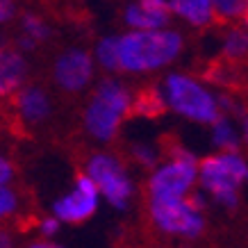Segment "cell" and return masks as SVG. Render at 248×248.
<instances>
[{
  "instance_id": "24",
  "label": "cell",
  "mask_w": 248,
  "mask_h": 248,
  "mask_svg": "<svg viewBox=\"0 0 248 248\" xmlns=\"http://www.w3.org/2000/svg\"><path fill=\"white\" fill-rule=\"evenodd\" d=\"M14 16V2L12 0H0V23L9 21Z\"/></svg>"
},
{
  "instance_id": "9",
  "label": "cell",
  "mask_w": 248,
  "mask_h": 248,
  "mask_svg": "<svg viewBox=\"0 0 248 248\" xmlns=\"http://www.w3.org/2000/svg\"><path fill=\"white\" fill-rule=\"evenodd\" d=\"M93 73L91 57L84 50H68L55 64V80L66 91H80L87 87Z\"/></svg>"
},
{
  "instance_id": "15",
  "label": "cell",
  "mask_w": 248,
  "mask_h": 248,
  "mask_svg": "<svg viewBox=\"0 0 248 248\" xmlns=\"http://www.w3.org/2000/svg\"><path fill=\"white\" fill-rule=\"evenodd\" d=\"M125 21L132 25V28H137V30H155V28H159V25H164V18H159V16L155 14H148L146 9H141L139 5H132V7H128V12H125Z\"/></svg>"
},
{
  "instance_id": "28",
  "label": "cell",
  "mask_w": 248,
  "mask_h": 248,
  "mask_svg": "<svg viewBox=\"0 0 248 248\" xmlns=\"http://www.w3.org/2000/svg\"><path fill=\"white\" fill-rule=\"evenodd\" d=\"M246 178H248V169H246Z\"/></svg>"
},
{
  "instance_id": "16",
  "label": "cell",
  "mask_w": 248,
  "mask_h": 248,
  "mask_svg": "<svg viewBox=\"0 0 248 248\" xmlns=\"http://www.w3.org/2000/svg\"><path fill=\"white\" fill-rule=\"evenodd\" d=\"M212 9L221 21L244 18V14L248 12V0H212Z\"/></svg>"
},
{
  "instance_id": "10",
  "label": "cell",
  "mask_w": 248,
  "mask_h": 248,
  "mask_svg": "<svg viewBox=\"0 0 248 248\" xmlns=\"http://www.w3.org/2000/svg\"><path fill=\"white\" fill-rule=\"evenodd\" d=\"M25 60L16 50L0 48V96L7 98L18 91V87L25 80Z\"/></svg>"
},
{
  "instance_id": "27",
  "label": "cell",
  "mask_w": 248,
  "mask_h": 248,
  "mask_svg": "<svg viewBox=\"0 0 248 248\" xmlns=\"http://www.w3.org/2000/svg\"><path fill=\"white\" fill-rule=\"evenodd\" d=\"M239 112V109H237ZM241 116V128H244V137H246V141H248V114L246 112H239Z\"/></svg>"
},
{
  "instance_id": "7",
  "label": "cell",
  "mask_w": 248,
  "mask_h": 248,
  "mask_svg": "<svg viewBox=\"0 0 248 248\" xmlns=\"http://www.w3.org/2000/svg\"><path fill=\"white\" fill-rule=\"evenodd\" d=\"M89 178L96 182V187L107 196V201L114 207H125L130 198V182L123 175L119 162L109 155H96L89 162Z\"/></svg>"
},
{
  "instance_id": "8",
  "label": "cell",
  "mask_w": 248,
  "mask_h": 248,
  "mask_svg": "<svg viewBox=\"0 0 248 248\" xmlns=\"http://www.w3.org/2000/svg\"><path fill=\"white\" fill-rule=\"evenodd\" d=\"M98 207V187L89 175L78 178V189L55 203V214L66 223H82Z\"/></svg>"
},
{
  "instance_id": "20",
  "label": "cell",
  "mask_w": 248,
  "mask_h": 248,
  "mask_svg": "<svg viewBox=\"0 0 248 248\" xmlns=\"http://www.w3.org/2000/svg\"><path fill=\"white\" fill-rule=\"evenodd\" d=\"M139 7L146 9L148 14L164 18V21H169V16H171V5L166 0H139Z\"/></svg>"
},
{
  "instance_id": "21",
  "label": "cell",
  "mask_w": 248,
  "mask_h": 248,
  "mask_svg": "<svg viewBox=\"0 0 248 248\" xmlns=\"http://www.w3.org/2000/svg\"><path fill=\"white\" fill-rule=\"evenodd\" d=\"M16 205H18L16 203V194L7 185H0V218L9 217L16 210Z\"/></svg>"
},
{
  "instance_id": "25",
  "label": "cell",
  "mask_w": 248,
  "mask_h": 248,
  "mask_svg": "<svg viewBox=\"0 0 248 248\" xmlns=\"http://www.w3.org/2000/svg\"><path fill=\"white\" fill-rule=\"evenodd\" d=\"M57 230H60V223H57V218H46L44 223H41V232H44L46 237H53Z\"/></svg>"
},
{
  "instance_id": "18",
  "label": "cell",
  "mask_w": 248,
  "mask_h": 248,
  "mask_svg": "<svg viewBox=\"0 0 248 248\" xmlns=\"http://www.w3.org/2000/svg\"><path fill=\"white\" fill-rule=\"evenodd\" d=\"M223 50H226L228 60H232V62L246 57L248 55V32L246 30H232L228 34Z\"/></svg>"
},
{
  "instance_id": "13",
  "label": "cell",
  "mask_w": 248,
  "mask_h": 248,
  "mask_svg": "<svg viewBox=\"0 0 248 248\" xmlns=\"http://www.w3.org/2000/svg\"><path fill=\"white\" fill-rule=\"evenodd\" d=\"M164 100L155 89H143L139 91V96L135 98V105H132V112L137 116H148V119H155V116H162L164 114Z\"/></svg>"
},
{
  "instance_id": "5",
  "label": "cell",
  "mask_w": 248,
  "mask_h": 248,
  "mask_svg": "<svg viewBox=\"0 0 248 248\" xmlns=\"http://www.w3.org/2000/svg\"><path fill=\"white\" fill-rule=\"evenodd\" d=\"M196 180V159L182 148H175L171 164L162 166L151 178L153 198H180Z\"/></svg>"
},
{
  "instance_id": "14",
  "label": "cell",
  "mask_w": 248,
  "mask_h": 248,
  "mask_svg": "<svg viewBox=\"0 0 248 248\" xmlns=\"http://www.w3.org/2000/svg\"><path fill=\"white\" fill-rule=\"evenodd\" d=\"M214 125V143H217L221 151H228V153H237V146H239V139H237V132L234 128L230 125V121L226 116L217 114V119L212 121Z\"/></svg>"
},
{
  "instance_id": "6",
  "label": "cell",
  "mask_w": 248,
  "mask_h": 248,
  "mask_svg": "<svg viewBox=\"0 0 248 248\" xmlns=\"http://www.w3.org/2000/svg\"><path fill=\"white\" fill-rule=\"evenodd\" d=\"M153 218L164 232L182 234V237H198L203 232V218L189 201L180 198H153Z\"/></svg>"
},
{
  "instance_id": "4",
  "label": "cell",
  "mask_w": 248,
  "mask_h": 248,
  "mask_svg": "<svg viewBox=\"0 0 248 248\" xmlns=\"http://www.w3.org/2000/svg\"><path fill=\"white\" fill-rule=\"evenodd\" d=\"M166 100L175 112L185 114L187 119L201 121V123H212L218 114L214 98L187 76L166 78Z\"/></svg>"
},
{
  "instance_id": "19",
  "label": "cell",
  "mask_w": 248,
  "mask_h": 248,
  "mask_svg": "<svg viewBox=\"0 0 248 248\" xmlns=\"http://www.w3.org/2000/svg\"><path fill=\"white\" fill-rule=\"evenodd\" d=\"M23 32H25L30 39H34V41L48 39V34H50L48 25H46L41 18H37V16H32V14L23 16Z\"/></svg>"
},
{
  "instance_id": "1",
  "label": "cell",
  "mask_w": 248,
  "mask_h": 248,
  "mask_svg": "<svg viewBox=\"0 0 248 248\" xmlns=\"http://www.w3.org/2000/svg\"><path fill=\"white\" fill-rule=\"evenodd\" d=\"M182 39L180 34L169 30H139L119 37V62L121 71H153L175 60L180 53Z\"/></svg>"
},
{
  "instance_id": "23",
  "label": "cell",
  "mask_w": 248,
  "mask_h": 248,
  "mask_svg": "<svg viewBox=\"0 0 248 248\" xmlns=\"http://www.w3.org/2000/svg\"><path fill=\"white\" fill-rule=\"evenodd\" d=\"M135 153H137V157H139V162H143L146 166L155 164V153H153L151 148H141V146H137Z\"/></svg>"
},
{
  "instance_id": "3",
  "label": "cell",
  "mask_w": 248,
  "mask_h": 248,
  "mask_svg": "<svg viewBox=\"0 0 248 248\" xmlns=\"http://www.w3.org/2000/svg\"><path fill=\"white\" fill-rule=\"evenodd\" d=\"M246 162L237 153H223L218 157H205L196 162V173L201 175L203 187L221 205H237V187L246 178Z\"/></svg>"
},
{
  "instance_id": "12",
  "label": "cell",
  "mask_w": 248,
  "mask_h": 248,
  "mask_svg": "<svg viewBox=\"0 0 248 248\" xmlns=\"http://www.w3.org/2000/svg\"><path fill=\"white\" fill-rule=\"evenodd\" d=\"M171 12H178L194 25H205L212 18V0H173Z\"/></svg>"
},
{
  "instance_id": "2",
  "label": "cell",
  "mask_w": 248,
  "mask_h": 248,
  "mask_svg": "<svg viewBox=\"0 0 248 248\" xmlns=\"http://www.w3.org/2000/svg\"><path fill=\"white\" fill-rule=\"evenodd\" d=\"M130 109V93L114 80H107L98 87L91 105L84 112V125L100 141H107L116 135L123 114Z\"/></svg>"
},
{
  "instance_id": "26",
  "label": "cell",
  "mask_w": 248,
  "mask_h": 248,
  "mask_svg": "<svg viewBox=\"0 0 248 248\" xmlns=\"http://www.w3.org/2000/svg\"><path fill=\"white\" fill-rule=\"evenodd\" d=\"M7 246H12V237L5 230H0V248H7Z\"/></svg>"
},
{
  "instance_id": "22",
  "label": "cell",
  "mask_w": 248,
  "mask_h": 248,
  "mask_svg": "<svg viewBox=\"0 0 248 248\" xmlns=\"http://www.w3.org/2000/svg\"><path fill=\"white\" fill-rule=\"evenodd\" d=\"M12 175H14V169L9 164L5 157H0V185H7L12 180Z\"/></svg>"
},
{
  "instance_id": "11",
  "label": "cell",
  "mask_w": 248,
  "mask_h": 248,
  "mask_svg": "<svg viewBox=\"0 0 248 248\" xmlns=\"http://www.w3.org/2000/svg\"><path fill=\"white\" fill-rule=\"evenodd\" d=\"M16 107H18V114L28 123H39L44 121L48 114H50V103H48V96H46L41 89L37 87H30V89H23L18 96H16Z\"/></svg>"
},
{
  "instance_id": "17",
  "label": "cell",
  "mask_w": 248,
  "mask_h": 248,
  "mask_svg": "<svg viewBox=\"0 0 248 248\" xmlns=\"http://www.w3.org/2000/svg\"><path fill=\"white\" fill-rule=\"evenodd\" d=\"M98 60L109 71H121L119 62V37H107L98 46Z\"/></svg>"
}]
</instances>
